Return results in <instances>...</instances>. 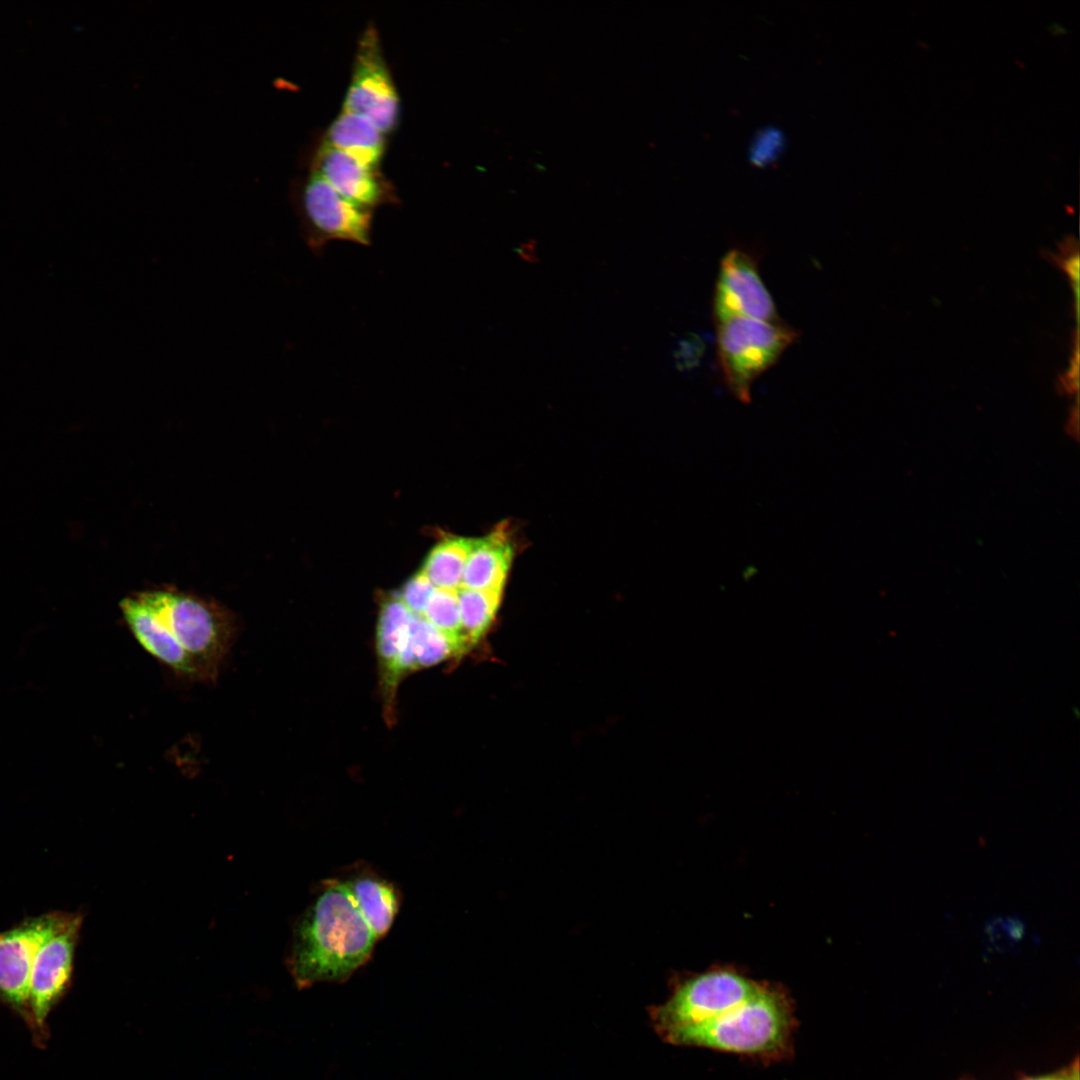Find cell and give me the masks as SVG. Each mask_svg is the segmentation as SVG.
<instances>
[{
  "label": "cell",
  "mask_w": 1080,
  "mask_h": 1080,
  "mask_svg": "<svg viewBox=\"0 0 1080 1080\" xmlns=\"http://www.w3.org/2000/svg\"><path fill=\"white\" fill-rule=\"evenodd\" d=\"M377 941L340 879L328 880L297 921L287 967L300 988L341 983L368 961Z\"/></svg>",
  "instance_id": "cell-1"
},
{
  "label": "cell",
  "mask_w": 1080,
  "mask_h": 1080,
  "mask_svg": "<svg viewBox=\"0 0 1080 1080\" xmlns=\"http://www.w3.org/2000/svg\"><path fill=\"white\" fill-rule=\"evenodd\" d=\"M795 1018L791 1001L776 986L760 991L720 1017L678 1033L669 1043L757 1057L782 1056Z\"/></svg>",
  "instance_id": "cell-2"
},
{
  "label": "cell",
  "mask_w": 1080,
  "mask_h": 1080,
  "mask_svg": "<svg viewBox=\"0 0 1080 1080\" xmlns=\"http://www.w3.org/2000/svg\"><path fill=\"white\" fill-rule=\"evenodd\" d=\"M136 594L193 660L201 678H214L232 644L231 616L214 602L177 590Z\"/></svg>",
  "instance_id": "cell-3"
},
{
  "label": "cell",
  "mask_w": 1080,
  "mask_h": 1080,
  "mask_svg": "<svg viewBox=\"0 0 1080 1080\" xmlns=\"http://www.w3.org/2000/svg\"><path fill=\"white\" fill-rule=\"evenodd\" d=\"M763 984L733 969L715 968L689 976L670 997L651 1010L661 1037L669 1040L685 1030L712 1021L755 996Z\"/></svg>",
  "instance_id": "cell-4"
},
{
  "label": "cell",
  "mask_w": 1080,
  "mask_h": 1080,
  "mask_svg": "<svg viewBox=\"0 0 1080 1080\" xmlns=\"http://www.w3.org/2000/svg\"><path fill=\"white\" fill-rule=\"evenodd\" d=\"M717 356L724 383L730 394L747 404L754 381L772 367L799 337V332L781 323L734 317L716 325Z\"/></svg>",
  "instance_id": "cell-5"
},
{
  "label": "cell",
  "mask_w": 1080,
  "mask_h": 1080,
  "mask_svg": "<svg viewBox=\"0 0 1080 1080\" xmlns=\"http://www.w3.org/2000/svg\"><path fill=\"white\" fill-rule=\"evenodd\" d=\"M295 208L304 241L316 256L336 240L371 245L373 211L344 198L312 171L297 191Z\"/></svg>",
  "instance_id": "cell-6"
},
{
  "label": "cell",
  "mask_w": 1080,
  "mask_h": 1080,
  "mask_svg": "<svg viewBox=\"0 0 1080 1080\" xmlns=\"http://www.w3.org/2000/svg\"><path fill=\"white\" fill-rule=\"evenodd\" d=\"M399 97L383 56L378 32L369 25L361 33L343 109L365 116L384 134L399 120Z\"/></svg>",
  "instance_id": "cell-7"
},
{
  "label": "cell",
  "mask_w": 1080,
  "mask_h": 1080,
  "mask_svg": "<svg viewBox=\"0 0 1080 1080\" xmlns=\"http://www.w3.org/2000/svg\"><path fill=\"white\" fill-rule=\"evenodd\" d=\"M73 912L50 911L28 917L0 932V1001L21 1013L29 1008L30 977L35 957Z\"/></svg>",
  "instance_id": "cell-8"
},
{
  "label": "cell",
  "mask_w": 1080,
  "mask_h": 1080,
  "mask_svg": "<svg viewBox=\"0 0 1080 1080\" xmlns=\"http://www.w3.org/2000/svg\"><path fill=\"white\" fill-rule=\"evenodd\" d=\"M712 310L716 325L734 317L783 322L760 277L755 256L742 248L730 249L720 262Z\"/></svg>",
  "instance_id": "cell-9"
},
{
  "label": "cell",
  "mask_w": 1080,
  "mask_h": 1080,
  "mask_svg": "<svg viewBox=\"0 0 1080 1080\" xmlns=\"http://www.w3.org/2000/svg\"><path fill=\"white\" fill-rule=\"evenodd\" d=\"M83 914L73 912L69 921L39 949L32 967L29 1008L35 1022L42 1026L52 1008L68 989Z\"/></svg>",
  "instance_id": "cell-10"
},
{
  "label": "cell",
  "mask_w": 1080,
  "mask_h": 1080,
  "mask_svg": "<svg viewBox=\"0 0 1080 1080\" xmlns=\"http://www.w3.org/2000/svg\"><path fill=\"white\" fill-rule=\"evenodd\" d=\"M311 171L344 198L369 210L396 200L378 168L324 143L314 153Z\"/></svg>",
  "instance_id": "cell-11"
},
{
  "label": "cell",
  "mask_w": 1080,
  "mask_h": 1080,
  "mask_svg": "<svg viewBox=\"0 0 1080 1080\" xmlns=\"http://www.w3.org/2000/svg\"><path fill=\"white\" fill-rule=\"evenodd\" d=\"M413 618L414 614L397 594L382 600L376 625V652L388 713L399 680L405 673L416 670L410 649Z\"/></svg>",
  "instance_id": "cell-12"
},
{
  "label": "cell",
  "mask_w": 1080,
  "mask_h": 1080,
  "mask_svg": "<svg viewBox=\"0 0 1080 1080\" xmlns=\"http://www.w3.org/2000/svg\"><path fill=\"white\" fill-rule=\"evenodd\" d=\"M120 610L129 630L150 655L177 673L201 678L193 660L137 594L123 598Z\"/></svg>",
  "instance_id": "cell-13"
},
{
  "label": "cell",
  "mask_w": 1080,
  "mask_h": 1080,
  "mask_svg": "<svg viewBox=\"0 0 1080 1080\" xmlns=\"http://www.w3.org/2000/svg\"><path fill=\"white\" fill-rule=\"evenodd\" d=\"M512 559L513 548L506 527H497L489 535L474 539L461 587L503 592Z\"/></svg>",
  "instance_id": "cell-14"
},
{
  "label": "cell",
  "mask_w": 1080,
  "mask_h": 1080,
  "mask_svg": "<svg viewBox=\"0 0 1080 1080\" xmlns=\"http://www.w3.org/2000/svg\"><path fill=\"white\" fill-rule=\"evenodd\" d=\"M340 881L377 940L386 935L400 905L393 884L372 872H355Z\"/></svg>",
  "instance_id": "cell-15"
},
{
  "label": "cell",
  "mask_w": 1080,
  "mask_h": 1080,
  "mask_svg": "<svg viewBox=\"0 0 1080 1080\" xmlns=\"http://www.w3.org/2000/svg\"><path fill=\"white\" fill-rule=\"evenodd\" d=\"M322 143L378 168L385 151V134L365 116L342 110Z\"/></svg>",
  "instance_id": "cell-16"
},
{
  "label": "cell",
  "mask_w": 1080,
  "mask_h": 1080,
  "mask_svg": "<svg viewBox=\"0 0 1080 1080\" xmlns=\"http://www.w3.org/2000/svg\"><path fill=\"white\" fill-rule=\"evenodd\" d=\"M473 542L459 536L443 539L428 553L421 571L435 587L458 590Z\"/></svg>",
  "instance_id": "cell-17"
},
{
  "label": "cell",
  "mask_w": 1080,
  "mask_h": 1080,
  "mask_svg": "<svg viewBox=\"0 0 1080 1080\" xmlns=\"http://www.w3.org/2000/svg\"><path fill=\"white\" fill-rule=\"evenodd\" d=\"M463 652L475 643L492 623L499 607L502 592L460 587L457 590Z\"/></svg>",
  "instance_id": "cell-18"
},
{
  "label": "cell",
  "mask_w": 1080,
  "mask_h": 1080,
  "mask_svg": "<svg viewBox=\"0 0 1080 1080\" xmlns=\"http://www.w3.org/2000/svg\"><path fill=\"white\" fill-rule=\"evenodd\" d=\"M410 649L415 669L430 667L458 655L455 643L421 616L411 624Z\"/></svg>",
  "instance_id": "cell-19"
},
{
  "label": "cell",
  "mask_w": 1080,
  "mask_h": 1080,
  "mask_svg": "<svg viewBox=\"0 0 1080 1080\" xmlns=\"http://www.w3.org/2000/svg\"><path fill=\"white\" fill-rule=\"evenodd\" d=\"M422 617L455 643L458 655L463 653L457 590L435 587Z\"/></svg>",
  "instance_id": "cell-20"
},
{
  "label": "cell",
  "mask_w": 1080,
  "mask_h": 1080,
  "mask_svg": "<svg viewBox=\"0 0 1080 1080\" xmlns=\"http://www.w3.org/2000/svg\"><path fill=\"white\" fill-rule=\"evenodd\" d=\"M1025 933V923L1018 916L993 918L985 926L987 945L993 952L1014 948L1023 940Z\"/></svg>",
  "instance_id": "cell-21"
},
{
  "label": "cell",
  "mask_w": 1080,
  "mask_h": 1080,
  "mask_svg": "<svg viewBox=\"0 0 1080 1080\" xmlns=\"http://www.w3.org/2000/svg\"><path fill=\"white\" fill-rule=\"evenodd\" d=\"M434 589L435 586L420 570L404 583L397 596L412 614L422 617Z\"/></svg>",
  "instance_id": "cell-22"
},
{
  "label": "cell",
  "mask_w": 1080,
  "mask_h": 1080,
  "mask_svg": "<svg viewBox=\"0 0 1080 1080\" xmlns=\"http://www.w3.org/2000/svg\"><path fill=\"white\" fill-rule=\"evenodd\" d=\"M514 251L525 261L536 263L539 261L536 249V241L529 240L521 243Z\"/></svg>",
  "instance_id": "cell-23"
},
{
  "label": "cell",
  "mask_w": 1080,
  "mask_h": 1080,
  "mask_svg": "<svg viewBox=\"0 0 1080 1080\" xmlns=\"http://www.w3.org/2000/svg\"><path fill=\"white\" fill-rule=\"evenodd\" d=\"M1027 1080H1079L1078 1068L1076 1066L1074 1071H1071L1069 1073H1065V1074H1062V1075L1044 1076V1077H1038V1078H1031V1079H1027Z\"/></svg>",
  "instance_id": "cell-24"
}]
</instances>
